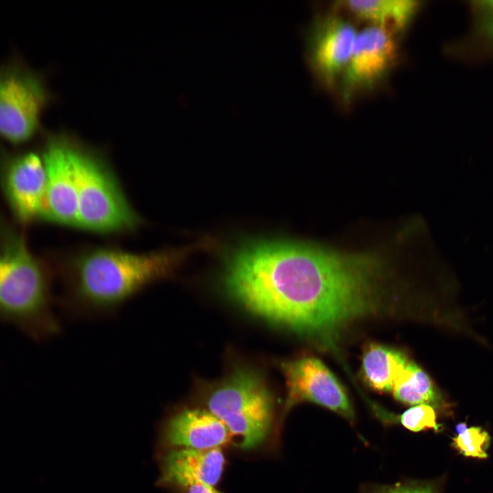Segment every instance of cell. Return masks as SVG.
Segmentation results:
<instances>
[{"instance_id": "6da1fadb", "label": "cell", "mask_w": 493, "mask_h": 493, "mask_svg": "<svg viewBox=\"0 0 493 493\" xmlns=\"http://www.w3.org/2000/svg\"><path fill=\"white\" fill-rule=\"evenodd\" d=\"M383 268L373 255L262 241L232 255L224 283L252 314L333 350L351 323L379 312Z\"/></svg>"}, {"instance_id": "7a4b0ae2", "label": "cell", "mask_w": 493, "mask_h": 493, "mask_svg": "<svg viewBox=\"0 0 493 493\" xmlns=\"http://www.w3.org/2000/svg\"><path fill=\"white\" fill-rule=\"evenodd\" d=\"M186 252L137 254L107 249L88 252L73 267V302L90 312L114 309L146 286L170 275Z\"/></svg>"}, {"instance_id": "3957f363", "label": "cell", "mask_w": 493, "mask_h": 493, "mask_svg": "<svg viewBox=\"0 0 493 493\" xmlns=\"http://www.w3.org/2000/svg\"><path fill=\"white\" fill-rule=\"evenodd\" d=\"M0 316L38 335L56 330L45 274L18 238L0 246Z\"/></svg>"}, {"instance_id": "277c9868", "label": "cell", "mask_w": 493, "mask_h": 493, "mask_svg": "<svg viewBox=\"0 0 493 493\" xmlns=\"http://www.w3.org/2000/svg\"><path fill=\"white\" fill-rule=\"evenodd\" d=\"M205 405L226 426L240 449L258 447L270 434L273 399L263 379L251 370L236 369L211 390Z\"/></svg>"}, {"instance_id": "5b68a950", "label": "cell", "mask_w": 493, "mask_h": 493, "mask_svg": "<svg viewBox=\"0 0 493 493\" xmlns=\"http://www.w3.org/2000/svg\"><path fill=\"white\" fill-rule=\"evenodd\" d=\"M69 155L77 191V227L98 233L134 228L139 219L103 161L71 136Z\"/></svg>"}, {"instance_id": "8992f818", "label": "cell", "mask_w": 493, "mask_h": 493, "mask_svg": "<svg viewBox=\"0 0 493 493\" xmlns=\"http://www.w3.org/2000/svg\"><path fill=\"white\" fill-rule=\"evenodd\" d=\"M51 99L43 77L21 60L0 64V138L14 144L31 140Z\"/></svg>"}, {"instance_id": "52a82bcc", "label": "cell", "mask_w": 493, "mask_h": 493, "mask_svg": "<svg viewBox=\"0 0 493 493\" xmlns=\"http://www.w3.org/2000/svg\"><path fill=\"white\" fill-rule=\"evenodd\" d=\"M286 384L283 414L307 401L326 407L353 421L355 412L348 394L335 375L318 358L304 356L279 364Z\"/></svg>"}, {"instance_id": "ba28073f", "label": "cell", "mask_w": 493, "mask_h": 493, "mask_svg": "<svg viewBox=\"0 0 493 493\" xmlns=\"http://www.w3.org/2000/svg\"><path fill=\"white\" fill-rule=\"evenodd\" d=\"M392 30L370 25L357 32L340 80L342 100L349 103L357 93L372 88L392 69L398 47Z\"/></svg>"}, {"instance_id": "9c48e42d", "label": "cell", "mask_w": 493, "mask_h": 493, "mask_svg": "<svg viewBox=\"0 0 493 493\" xmlns=\"http://www.w3.org/2000/svg\"><path fill=\"white\" fill-rule=\"evenodd\" d=\"M357 34L350 21L334 12L318 15L312 23L306 36L307 62L324 88L333 90L339 84Z\"/></svg>"}, {"instance_id": "30bf717a", "label": "cell", "mask_w": 493, "mask_h": 493, "mask_svg": "<svg viewBox=\"0 0 493 493\" xmlns=\"http://www.w3.org/2000/svg\"><path fill=\"white\" fill-rule=\"evenodd\" d=\"M69 138L62 133L47 136L42 157L47 185L41 218L77 227V191L69 155Z\"/></svg>"}, {"instance_id": "8fae6325", "label": "cell", "mask_w": 493, "mask_h": 493, "mask_svg": "<svg viewBox=\"0 0 493 493\" xmlns=\"http://www.w3.org/2000/svg\"><path fill=\"white\" fill-rule=\"evenodd\" d=\"M2 170L3 190L16 217L25 223L41 218L47 178L39 155L26 151L9 156Z\"/></svg>"}, {"instance_id": "7c38bea8", "label": "cell", "mask_w": 493, "mask_h": 493, "mask_svg": "<svg viewBox=\"0 0 493 493\" xmlns=\"http://www.w3.org/2000/svg\"><path fill=\"white\" fill-rule=\"evenodd\" d=\"M168 443L179 448L210 449L232 440L226 426L207 409L185 408L175 414L166 428Z\"/></svg>"}, {"instance_id": "4fadbf2b", "label": "cell", "mask_w": 493, "mask_h": 493, "mask_svg": "<svg viewBox=\"0 0 493 493\" xmlns=\"http://www.w3.org/2000/svg\"><path fill=\"white\" fill-rule=\"evenodd\" d=\"M225 457L220 448L193 449L179 448L164 459V479L186 488L194 483L215 486L220 481Z\"/></svg>"}, {"instance_id": "5bb4252c", "label": "cell", "mask_w": 493, "mask_h": 493, "mask_svg": "<svg viewBox=\"0 0 493 493\" xmlns=\"http://www.w3.org/2000/svg\"><path fill=\"white\" fill-rule=\"evenodd\" d=\"M409 361L402 351L371 342L363 350L360 374L373 390L391 392L394 381Z\"/></svg>"}, {"instance_id": "9a60e30c", "label": "cell", "mask_w": 493, "mask_h": 493, "mask_svg": "<svg viewBox=\"0 0 493 493\" xmlns=\"http://www.w3.org/2000/svg\"><path fill=\"white\" fill-rule=\"evenodd\" d=\"M346 8L360 19L372 25L385 27L400 33L411 23L419 10L420 1L414 0H354L342 1Z\"/></svg>"}, {"instance_id": "2e32d148", "label": "cell", "mask_w": 493, "mask_h": 493, "mask_svg": "<svg viewBox=\"0 0 493 493\" xmlns=\"http://www.w3.org/2000/svg\"><path fill=\"white\" fill-rule=\"evenodd\" d=\"M391 393L396 401L408 405L425 404L440 409L446 405L431 377L412 360L394 381Z\"/></svg>"}, {"instance_id": "e0dca14e", "label": "cell", "mask_w": 493, "mask_h": 493, "mask_svg": "<svg viewBox=\"0 0 493 493\" xmlns=\"http://www.w3.org/2000/svg\"><path fill=\"white\" fill-rule=\"evenodd\" d=\"M490 443L489 433L480 427H467L453 438L451 445L466 457L485 459Z\"/></svg>"}, {"instance_id": "ac0fdd59", "label": "cell", "mask_w": 493, "mask_h": 493, "mask_svg": "<svg viewBox=\"0 0 493 493\" xmlns=\"http://www.w3.org/2000/svg\"><path fill=\"white\" fill-rule=\"evenodd\" d=\"M399 422L406 429L418 432L427 429L438 431L435 409L425 404L414 405L399 416Z\"/></svg>"}, {"instance_id": "d6986e66", "label": "cell", "mask_w": 493, "mask_h": 493, "mask_svg": "<svg viewBox=\"0 0 493 493\" xmlns=\"http://www.w3.org/2000/svg\"><path fill=\"white\" fill-rule=\"evenodd\" d=\"M372 493H436L433 488L427 484L396 483L376 488Z\"/></svg>"}, {"instance_id": "ffe728a7", "label": "cell", "mask_w": 493, "mask_h": 493, "mask_svg": "<svg viewBox=\"0 0 493 493\" xmlns=\"http://www.w3.org/2000/svg\"><path fill=\"white\" fill-rule=\"evenodd\" d=\"M475 6L480 11L485 29L493 36V1H475Z\"/></svg>"}, {"instance_id": "44dd1931", "label": "cell", "mask_w": 493, "mask_h": 493, "mask_svg": "<svg viewBox=\"0 0 493 493\" xmlns=\"http://www.w3.org/2000/svg\"><path fill=\"white\" fill-rule=\"evenodd\" d=\"M185 489L186 493H221L214 486L203 483H194Z\"/></svg>"}, {"instance_id": "7402d4cb", "label": "cell", "mask_w": 493, "mask_h": 493, "mask_svg": "<svg viewBox=\"0 0 493 493\" xmlns=\"http://www.w3.org/2000/svg\"><path fill=\"white\" fill-rule=\"evenodd\" d=\"M467 428V425L465 422H462L456 426V431L457 433H461Z\"/></svg>"}]
</instances>
